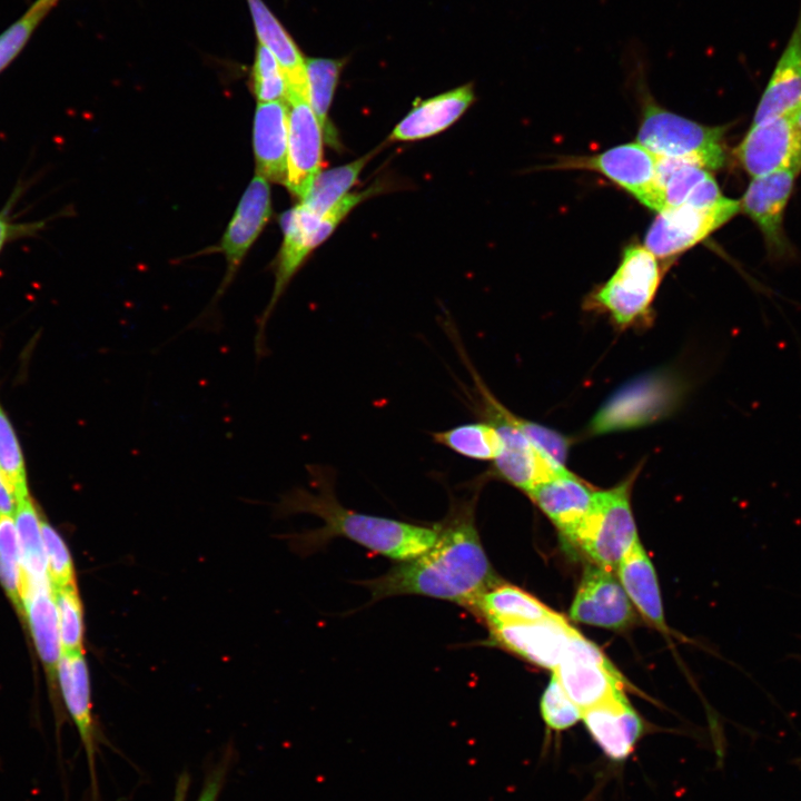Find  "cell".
<instances>
[{
	"mask_svg": "<svg viewBox=\"0 0 801 801\" xmlns=\"http://www.w3.org/2000/svg\"><path fill=\"white\" fill-rule=\"evenodd\" d=\"M662 275L657 258L645 246L630 244L611 278L589 295L586 307L609 314L621 327L647 322Z\"/></svg>",
	"mask_w": 801,
	"mask_h": 801,
	"instance_id": "obj_4",
	"label": "cell"
},
{
	"mask_svg": "<svg viewBox=\"0 0 801 801\" xmlns=\"http://www.w3.org/2000/svg\"><path fill=\"white\" fill-rule=\"evenodd\" d=\"M51 9L36 0L18 20L0 33V72L17 58Z\"/></svg>",
	"mask_w": 801,
	"mask_h": 801,
	"instance_id": "obj_34",
	"label": "cell"
},
{
	"mask_svg": "<svg viewBox=\"0 0 801 801\" xmlns=\"http://www.w3.org/2000/svg\"><path fill=\"white\" fill-rule=\"evenodd\" d=\"M582 721L597 746L613 761L625 760L643 733V723L625 695L582 712Z\"/></svg>",
	"mask_w": 801,
	"mask_h": 801,
	"instance_id": "obj_18",
	"label": "cell"
},
{
	"mask_svg": "<svg viewBox=\"0 0 801 801\" xmlns=\"http://www.w3.org/2000/svg\"><path fill=\"white\" fill-rule=\"evenodd\" d=\"M734 155L753 178L780 170H801V129L791 115L753 123Z\"/></svg>",
	"mask_w": 801,
	"mask_h": 801,
	"instance_id": "obj_11",
	"label": "cell"
},
{
	"mask_svg": "<svg viewBox=\"0 0 801 801\" xmlns=\"http://www.w3.org/2000/svg\"><path fill=\"white\" fill-rule=\"evenodd\" d=\"M553 674L583 712L624 695V679L604 654L577 631Z\"/></svg>",
	"mask_w": 801,
	"mask_h": 801,
	"instance_id": "obj_8",
	"label": "cell"
},
{
	"mask_svg": "<svg viewBox=\"0 0 801 801\" xmlns=\"http://www.w3.org/2000/svg\"><path fill=\"white\" fill-rule=\"evenodd\" d=\"M797 175L793 170H780L754 177L739 200L740 210L755 222L774 253L785 248L783 215Z\"/></svg>",
	"mask_w": 801,
	"mask_h": 801,
	"instance_id": "obj_17",
	"label": "cell"
},
{
	"mask_svg": "<svg viewBox=\"0 0 801 801\" xmlns=\"http://www.w3.org/2000/svg\"><path fill=\"white\" fill-rule=\"evenodd\" d=\"M225 770L219 767L210 777L207 779L206 784L198 798V801H216L222 784V777ZM189 787V778L187 774H181L177 781L174 801H186Z\"/></svg>",
	"mask_w": 801,
	"mask_h": 801,
	"instance_id": "obj_39",
	"label": "cell"
},
{
	"mask_svg": "<svg viewBox=\"0 0 801 801\" xmlns=\"http://www.w3.org/2000/svg\"><path fill=\"white\" fill-rule=\"evenodd\" d=\"M55 600L63 653L83 651V607L77 584L56 589Z\"/></svg>",
	"mask_w": 801,
	"mask_h": 801,
	"instance_id": "obj_33",
	"label": "cell"
},
{
	"mask_svg": "<svg viewBox=\"0 0 801 801\" xmlns=\"http://www.w3.org/2000/svg\"><path fill=\"white\" fill-rule=\"evenodd\" d=\"M471 376L476 387L479 415L496 427L502 439L501 453L493 461L490 475L528 493L536 485L565 472V466L552 461L520 431L514 423V414L492 395L474 369Z\"/></svg>",
	"mask_w": 801,
	"mask_h": 801,
	"instance_id": "obj_6",
	"label": "cell"
},
{
	"mask_svg": "<svg viewBox=\"0 0 801 801\" xmlns=\"http://www.w3.org/2000/svg\"><path fill=\"white\" fill-rule=\"evenodd\" d=\"M13 518L19 540L23 594L29 589L52 586L44 554L41 515L30 495L17 502Z\"/></svg>",
	"mask_w": 801,
	"mask_h": 801,
	"instance_id": "obj_27",
	"label": "cell"
},
{
	"mask_svg": "<svg viewBox=\"0 0 801 801\" xmlns=\"http://www.w3.org/2000/svg\"><path fill=\"white\" fill-rule=\"evenodd\" d=\"M798 125V127L801 129V106L791 115Z\"/></svg>",
	"mask_w": 801,
	"mask_h": 801,
	"instance_id": "obj_43",
	"label": "cell"
},
{
	"mask_svg": "<svg viewBox=\"0 0 801 801\" xmlns=\"http://www.w3.org/2000/svg\"><path fill=\"white\" fill-rule=\"evenodd\" d=\"M0 471L18 501L29 496L28 474L22 447L0 402Z\"/></svg>",
	"mask_w": 801,
	"mask_h": 801,
	"instance_id": "obj_32",
	"label": "cell"
},
{
	"mask_svg": "<svg viewBox=\"0 0 801 801\" xmlns=\"http://www.w3.org/2000/svg\"><path fill=\"white\" fill-rule=\"evenodd\" d=\"M0 584L20 616L23 615V576L13 515L0 514Z\"/></svg>",
	"mask_w": 801,
	"mask_h": 801,
	"instance_id": "obj_31",
	"label": "cell"
},
{
	"mask_svg": "<svg viewBox=\"0 0 801 801\" xmlns=\"http://www.w3.org/2000/svg\"><path fill=\"white\" fill-rule=\"evenodd\" d=\"M369 152L347 165L323 172L315 178L308 194L299 202L312 216L320 219L340 200L357 181L363 168L372 158Z\"/></svg>",
	"mask_w": 801,
	"mask_h": 801,
	"instance_id": "obj_30",
	"label": "cell"
},
{
	"mask_svg": "<svg viewBox=\"0 0 801 801\" xmlns=\"http://www.w3.org/2000/svg\"><path fill=\"white\" fill-rule=\"evenodd\" d=\"M23 615L48 680L55 685L58 683V665L63 651L53 587L27 590L23 594Z\"/></svg>",
	"mask_w": 801,
	"mask_h": 801,
	"instance_id": "obj_24",
	"label": "cell"
},
{
	"mask_svg": "<svg viewBox=\"0 0 801 801\" xmlns=\"http://www.w3.org/2000/svg\"><path fill=\"white\" fill-rule=\"evenodd\" d=\"M247 3L258 41L278 60L287 79L288 93L308 97L306 60L299 48L263 0H247Z\"/></svg>",
	"mask_w": 801,
	"mask_h": 801,
	"instance_id": "obj_25",
	"label": "cell"
},
{
	"mask_svg": "<svg viewBox=\"0 0 801 801\" xmlns=\"http://www.w3.org/2000/svg\"><path fill=\"white\" fill-rule=\"evenodd\" d=\"M39 1L51 8L55 7V4L58 2V0H39Z\"/></svg>",
	"mask_w": 801,
	"mask_h": 801,
	"instance_id": "obj_44",
	"label": "cell"
},
{
	"mask_svg": "<svg viewBox=\"0 0 801 801\" xmlns=\"http://www.w3.org/2000/svg\"><path fill=\"white\" fill-rule=\"evenodd\" d=\"M475 95L472 83L418 101L389 135L390 141H415L437 135L451 127L471 106Z\"/></svg>",
	"mask_w": 801,
	"mask_h": 801,
	"instance_id": "obj_21",
	"label": "cell"
},
{
	"mask_svg": "<svg viewBox=\"0 0 801 801\" xmlns=\"http://www.w3.org/2000/svg\"><path fill=\"white\" fill-rule=\"evenodd\" d=\"M643 58L641 43L637 76L644 99L637 142L657 157L691 161L708 170L722 168L726 161L722 141L725 128L698 123L655 103L645 90Z\"/></svg>",
	"mask_w": 801,
	"mask_h": 801,
	"instance_id": "obj_3",
	"label": "cell"
},
{
	"mask_svg": "<svg viewBox=\"0 0 801 801\" xmlns=\"http://www.w3.org/2000/svg\"><path fill=\"white\" fill-rule=\"evenodd\" d=\"M271 215L268 181L256 175L246 188L235 214L221 238L220 250L227 260V274L217 296L231 281L248 249L255 243Z\"/></svg>",
	"mask_w": 801,
	"mask_h": 801,
	"instance_id": "obj_16",
	"label": "cell"
},
{
	"mask_svg": "<svg viewBox=\"0 0 801 801\" xmlns=\"http://www.w3.org/2000/svg\"><path fill=\"white\" fill-rule=\"evenodd\" d=\"M615 571L632 605L650 624L666 632L656 573L640 540L627 550Z\"/></svg>",
	"mask_w": 801,
	"mask_h": 801,
	"instance_id": "obj_23",
	"label": "cell"
},
{
	"mask_svg": "<svg viewBox=\"0 0 801 801\" xmlns=\"http://www.w3.org/2000/svg\"><path fill=\"white\" fill-rule=\"evenodd\" d=\"M801 106V9L754 113L753 123L792 115Z\"/></svg>",
	"mask_w": 801,
	"mask_h": 801,
	"instance_id": "obj_22",
	"label": "cell"
},
{
	"mask_svg": "<svg viewBox=\"0 0 801 801\" xmlns=\"http://www.w3.org/2000/svg\"><path fill=\"white\" fill-rule=\"evenodd\" d=\"M659 157L639 142L620 145L592 156L572 157L556 167L594 170L657 212L664 200L657 179Z\"/></svg>",
	"mask_w": 801,
	"mask_h": 801,
	"instance_id": "obj_9",
	"label": "cell"
},
{
	"mask_svg": "<svg viewBox=\"0 0 801 801\" xmlns=\"http://www.w3.org/2000/svg\"><path fill=\"white\" fill-rule=\"evenodd\" d=\"M570 616L589 625L622 630L632 625L635 610L613 571L589 565L582 576Z\"/></svg>",
	"mask_w": 801,
	"mask_h": 801,
	"instance_id": "obj_13",
	"label": "cell"
},
{
	"mask_svg": "<svg viewBox=\"0 0 801 801\" xmlns=\"http://www.w3.org/2000/svg\"><path fill=\"white\" fill-rule=\"evenodd\" d=\"M514 423L534 446L556 464L564 466L570 448L567 437L554 429L517 417L516 415H514Z\"/></svg>",
	"mask_w": 801,
	"mask_h": 801,
	"instance_id": "obj_37",
	"label": "cell"
},
{
	"mask_svg": "<svg viewBox=\"0 0 801 801\" xmlns=\"http://www.w3.org/2000/svg\"><path fill=\"white\" fill-rule=\"evenodd\" d=\"M345 60L309 58L306 59V78L309 103L323 129L324 139L338 148L337 132L328 112Z\"/></svg>",
	"mask_w": 801,
	"mask_h": 801,
	"instance_id": "obj_28",
	"label": "cell"
},
{
	"mask_svg": "<svg viewBox=\"0 0 801 801\" xmlns=\"http://www.w3.org/2000/svg\"><path fill=\"white\" fill-rule=\"evenodd\" d=\"M34 229H37V225H14L6 212H0V253L10 239Z\"/></svg>",
	"mask_w": 801,
	"mask_h": 801,
	"instance_id": "obj_41",
	"label": "cell"
},
{
	"mask_svg": "<svg viewBox=\"0 0 801 801\" xmlns=\"http://www.w3.org/2000/svg\"><path fill=\"white\" fill-rule=\"evenodd\" d=\"M378 186L345 195L319 220L312 236V247L323 244L336 229L339 222L362 201L377 194Z\"/></svg>",
	"mask_w": 801,
	"mask_h": 801,
	"instance_id": "obj_38",
	"label": "cell"
},
{
	"mask_svg": "<svg viewBox=\"0 0 801 801\" xmlns=\"http://www.w3.org/2000/svg\"><path fill=\"white\" fill-rule=\"evenodd\" d=\"M487 626L491 642L528 662L552 670L563 660L571 636L576 631L560 614L535 622Z\"/></svg>",
	"mask_w": 801,
	"mask_h": 801,
	"instance_id": "obj_14",
	"label": "cell"
},
{
	"mask_svg": "<svg viewBox=\"0 0 801 801\" xmlns=\"http://www.w3.org/2000/svg\"><path fill=\"white\" fill-rule=\"evenodd\" d=\"M17 507V500L6 477L0 471V514L13 515Z\"/></svg>",
	"mask_w": 801,
	"mask_h": 801,
	"instance_id": "obj_42",
	"label": "cell"
},
{
	"mask_svg": "<svg viewBox=\"0 0 801 801\" xmlns=\"http://www.w3.org/2000/svg\"><path fill=\"white\" fill-rule=\"evenodd\" d=\"M634 476L613 488L595 491L589 512L568 538L595 565L613 572L639 540L630 503Z\"/></svg>",
	"mask_w": 801,
	"mask_h": 801,
	"instance_id": "obj_5",
	"label": "cell"
},
{
	"mask_svg": "<svg viewBox=\"0 0 801 801\" xmlns=\"http://www.w3.org/2000/svg\"><path fill=\"white\" fill-rule=\"evenodd\" d=\"M288 190L300 200L308 194L322 169L324 134L308 97L287 95Z\"/></svg>",
	"mask_w": 801,
	"mask_h": 801,
	"instance_id": "obj_12",
	"label": "cell"
},
{
	"mask_svg": "<svg viewBox=\"0 0 801 801\" xmlns=\"http://www.w3.org/2000/svg\"><path fill=\"white\" fill-rule=\"evenodd\" d=\"M41 532L48 574L53 589L77 584L69 548L57 530L42 515Z\"/></svg>",
	"mask_w": 801,
	"mask_h": 801,
	"instance_id": "obj_35",
	"label": "cell"
},
{
	"mask_svg": "<svg viewBox=\"0 0 801 801\" xmlns=\"http://www.w3.org/2000/svg\"><path fill=\"white\" fill-rule=\"evenodd\" d=\"M738 211H740L739 200L726 197L706 208L682 205L664 209L650 226L644 246L656 258L673 259L705 239Z\"/></svg>",
	"mask_w": 801,
	"mask_h": 801,
	"instance_id": "obj_10",
	"label": "cell"
},
{
	"mask_svg": "<svg viewBox=\"0 0 801 801\" xmlns=\"http://www.w3.org/2000/svg\"><path fill=\"white\" fill-rule=\"evenodd\" d=\"M679 395V384L672 376L662 373L641 376L607 399L589 431L600 435L646 425L673 409Z\"/></svg>",
	"mask_w": 801,
	"mask_h": 801,
	"instance_id": "obj_7",
	"label": "cell"
},
{
	"mask_svg": "<svg viewBox=\"0 0 801 801\" xmlns=\"http://www.w3.org/2000/svg\"><path fill=\"white\" fill-rule=\"evenodd\" d=\"M58 684L86 752L92 801H97L96 754L99 738L92 715L90 678L83 651L62 653L58 665Z\"/></svg>",
	"mask_w": 801,
	"mask_h": 801,
	"instance_id": "obj_15",
	"label": "cell"
},
{
	"mask_svg": "<svg viewBox=\"0 0 801 801\" xmlns=\"http://www.w3.org/2000/svg\"><path fill=\"white\" fill-rule=\"evenodd\" d=\"M476 500L477 495L451 498L446 516L437 523V538L428 550L358 584L370 592L373 601L419 595L468 609L483 592L501 582L476 526Z\"/></svg>",
	"mask_w": 801,
	"mask_h": 801,
	"instance_id": "obj_1",
	"label": "cell"
},
{
	"mask_svg": "<svg viewBox=\"0 0 801 801\" xmlns=\"http://www.w3.org/2000/svg\"><path fill=\"white\" fill-rule=\"evenodd\" d=\"M468 610L487 625L535 622L558 614L527 592L503 581L483 592Z\"/></svg>",
	"mask_w": 801,
	"mask_h": 801,
	"instance_id": "obj_26",
	"label": "cell"
},
{
	"mask_svg": "<svg viewBox=\"0 0 801 801\" xmlns=\"http://www.w3.org/2000/svg\"><path fill=\"white\" fill-rule=\"evenodd\" d=\"M257 175L286 185L288 157L287 101L258 102L253 128Z\"/></svg>",
	"mask_w": 801,
	"mask_h": 801,
	"instance_id": "obj_19",
	"label": "cell"
},
{
	"mask_svg": "<svg viewBox=\"0 0 801 801\" xmlns=\"http://www.w3.org/2000/svg\"><path fill=\"white\" fill-rule=\"evenodd\" d=\"M309 488L284 494L275 506L277 516L308 513L323 520L319 528L286 535L293 551L309 555L335 537H345L396 562L412 560L437 538V523L427 526L370 515L344 506L335 493L336 472L328 465L309 464Z\"/></svg>",
	"mask_w": 801,
	"mask_h": 801,
	"instance_id": "obj_2",
	"label": "cell"
},
{
	"mask_svg": "<svg viewBox=\"0 0 801 801\" xmlns=\"http://www.w3.org/2000/svg\"><path fill=\"white\" fill-rule=\"evenodd\" d=\"M595 491L567 469L526 493L570 538L589 512Z\"/></svg>",
	"mask_w": 801,
	"mask_h": 801,
	"instance_id": "obj_20",
	"label": "cell"
},
{
	"mask_svg": "<svg viewBox=\"0 0 801 801\" xmlns=\"http://www.w3.org/2000/svg\"><path fill=\"white\" fill-rule=\"evenodd\" d=\"M434 443L474 461H494L502 439L496 427L486 421L465 423L432 433Z\"/></svg>",
	"mask_w": 801,
	"mask_h": 801,
	"instance_id": "obj_29",
	"label": "cell"
},
{
	"mask_svg": "<svg viewBox=\"0 0 801 801\" xmlns=\"http://www.w3.org/2000/svg\"><path fill=\"white\" fill-rule=\"evenodd\" d=\"M276 57L263 44L258 43L251 69V82L283 73Z\"/></svg>",
	"mask_w": 801,
	"mask_h": 801,
	"instance_id": "obj_40",
	"label": "cell"
},
{
	"mask_svg": "<svg viewBox=\"0 0 801 801\" xmlns=\"http://www.w3.org/2000/svg\"><path fill=\"white\" fill-rule=\"evenodd\" d=\"M541 713L545 724L554 731H563L582 720V711L568 698L554 674L541 700Z\"/></svg>",
	"mask_w": 801,
	"mask_h": 801,
	"instance_id": "obj_36",
	"label": "cell"
}]
</instances>
